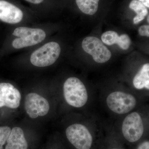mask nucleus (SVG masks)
I'll use <instances>...</instances> for the list:
<instances>
[{"mask_svg": "<svg viewBox=\"0 0 149 149\" xmlns=\"http://www.w3.org/2000/svg\"><path fill=\"white\" fill-rule=\"evenodd\" d=\"M63 95L67 103L74 107L84 106L88 100V92L82 81L75 77L67 79L63 85Z\"/></svg>", "mask_w": 149, "mask_h": 149, "instance_id": "f257e3e1", "label": "nucleus"}, {"mask_svg": "<svg viewBox=\"0 0 149 149\" xmlns=\"http://www.w3.org/2000/svg\"><path fill=\"white\" fill-rule=\"evenodd\" d=\"M61 49L58 43L50 42L37 49L31 55L30 62L33 65L45 67L52 65L58 59Z\"/></svg>", "mask_w": 149, "mask_h": 149, "instance_id": "f03ea898", "label": "nucleus"}, {"mask_svg": "<svg viewBox=\"0 0 149 149\" xmlns=\"http://www.w3.org/2000/svg\"><path fill=\"white\" fill-rule=\"evenodd\" d=\"M13 35L18 37L13 40L12 45L16 49L35 45L45 39L46 34L42 29L27 27H19L15 29Z\"/></svg>", "mask_w": 149, "mask_h": 149, "instance_id": "7ed1b4c3", "label": "nucleus"}, {"mask_svg": "<svg viewBox=\"0 0 149 149\" xmlns=\"http://www.w3.org/2000/svg\"><path fill=\"white\" fill-rule=\"evenodd\" d=\"M107 103L109 109L113 112L123 114L135 108L137 100L132 95L117 91L109 95L107 99Z\"/></svg>", "mask_w": 149, "mask_h": 149, "instance_id": "20e7f679", "label": "nucleus"}, {"mask_svg": "<svg viewBox=\"0 0 149 149\" xmlns=\"http://www.w3.org/2000/svg\"><path fill=\"white\" fill-rule=\"evenodd\" d=\"M66 136L69 142L77 149H90L93 143V137L85 125L75 123L67 128Z\"/></svg>", "mask_w": 149, "mask_h": 149, "instance_id": "39448f33", "label": "nucleus"}, {"mask_svg": "<svg viewBox=\"0 0 149 149\" xmlns=\"http://www.w3.org/2000/svg\"><path fill=\"white\" fill-rule=\"evenodd\" d=\"M144 131L143 123L138 113L132 112L125 118L123 123L122 131L126 140L131 143L139 141Z\"/></svg>", "mask_w": 149, "mask_h": 149, "instance_id": "423d86ee", "label": "nucleus"}, {"mask_svg": "<svg viewBox=\"0 0 149 149\" xmlns=\"http://www.w3.org/2000/svg\"><path fill=\"white\" fill-rule=\"evenodd\" d=\"M82 46L83 50L92 56L94 60L98 63H104L111 58L110 51L97 37H86L82 42Z\"/></svg>", "mask_w": 149, "mask_h": 149, "instance_id": "0eeeda50", "label": "nucleus"}, {"mask_svg": "<svg viewBox=\"0 0 149 149\" xmlns=\"http://www.w3.org/2000/svg\"><path fill=\"white\" fill-rule=\"evenodd\" d=\"M24 107L29 117L36 118L47 114L50 105L49 102L44 97L36 93H30L25 97Z\"/></svg>", "mask_w": 149, "mask_h": 149, "instance_id": "6e6552de", "label": "nucleus"}, {"mask_svg": "<svg viewBox=\"0 0 149 149\" xmlns=\"http://www.w3.org/2000/svg\"><path fill=\"white\" fill-rule=\"evenodd\" d=\"M21 99L20 92L13 85L9 83H0V108H17Z\"/></svg>", "mask_w": 149, "mask_h": 149, "instance_id": "1a4fd4ad", "label": "nucleus"}, {"mask_svg": "<svg viewBox=\"0 0 149 149\" xmlns=\"http://www.w3.org/2000/svg\"><path fill=\"white\" fill-rule=\"evenodd\" d=\"M22 11L16 6L4 1L0 0V19L9 24L20 22L23 18Z\"/></svg>", "mask_w": 149, "mask_h": 149, "instance_id": "9d476101", "label": "nucleus"}, {"mask_svg": "<svg viewBox=\"0 0 149 149\" xmlns=\"http://www.w3.org/2000/svg\"><path fill=\"white\" fill-rule=\"evenodd\" d=\"M102 42L107 45L117 44L123 50L128 49L131 44L130 37L126 34H123L120 36L116 32L108 31L102 35Z\"/></svg>", "mask_w": 149, "mask_h": 149, "instance_id": "9b49d317", "label": "nucleus"}, {"mask_svg": "<svg viewBox=\"0 0 149 149\" xmlns=\"http://www.w3.org/2000/svg\"><path fill=\"white\" fill-rule=\"evenodd\" d=\"M5 149H27L28 144L22 128L15 127L11 130Z\"/></svg>", "mask_w": 149, "mask_h": 149, "instance_id": "f8f14e48", "label": "nucleus"}, {"mask_svg": "<svg viewBox=\"0 0 149 149\" xmlns=\"http://www.w3.org/2000/svg\"><path fill=\"white\" fill-rule=\"evenodd\" d=\"M134 87L139 90L145 88L149 89V64L143 65L133 80Z\"/></svg>", "mask_w": 149, "mask_h": 149, "instance_id": "ddd939ff", "label": "nucleus"}, {"mask_svg": "<svg viewBox=\"0 0 149 149\" xmlns=\"http://www.w3.org/2000/svg\"><path fill=\"white\" fill-rule=\"evenodd\" d=\"M99 0H76L80 10L86 14L93 15L97 12Z\"/></svg>", "mask_w": 149, "mask_h": 149, "instance_id": "4468645a", "label": "nucleus"}, {"mask_svg": "<svg viewBox=\"0 0 149 149\" xmlns=\"http://www.w3.org/2000/svg\"><path fill=\"white\" fill-rule=\"evenodd\" d=\"M129 7L137 13V16L145 17L148 14V11L146 6L139 1H132L130 3Z\"/></svg>", "mask_w": 149, "mask_h": 149, "instance_id": "2eb2a0df", "label": "nucleus"}, {"mask_svg": "<svg viewBox=\"0 0 149 149\" xmlns=\"http://www.w3.org/2000/svg\"><path fill=\"white\" fill-rule=\"evenodd\" d=\"M11 129L7 126L0 127V149H3V146L7 142Z\"/></svg>", "mask_w": 149, "mask_h": 149, "instance_id": "dca6fc26", "label": "nucleus"}, {"mask_svg": "<svg viewBox=\"0 0 149 149\" xmlns=\"http://www.w3.org/2000/svg\"><path fill=\"white\" fill-rule=\"evenodd\" d=\"M139 34L142 36L149 37V25H145L140 27L139 30Z\"/></svg>", "mask_w": 149, "mask_h": 149, "instance_id": "f3484780", "label": "nucleus"}, {"mask_svg": "<svg viewBox=\"0 0 149 149\" xmlns=\"http://www.w3.org/2000/svg\"><path fill=\"white\" fill-rule=\"evenodd\" d=\"M137 149H149V141H145L139 145Z\"/></svg>", "mask_w": 149, "mask_h": 149, "instance_id": "a211bd4d", "label": "nucleus"}, {"mask_svg": "<svg viewBox=\"0 0 149 149\" xmlns=\"http://www.w3.org/2000/svg\"><path fill=\"white\" fill-rule=\"evenodd\" d=\"M28 2L32 3L35 4H38L42 2L44 0H25Z\"/></svg>", "mask_w": 149, "mask_h": 149, "instance_id": "6ab92c4d", "label": "nucleus"}, {"mask_svg": "<svg viewBox=\"0 0 149 149\" xmlns=\"http://www.w3.org/2000/svg\"><path fill=\"white\" fill-rule=\"evenodd\" d=\"M144 6L147 7H149V0H139Z\"/></svg>", "mask_w": 149, "mask_h": 149, "instance_id": "aec40b11", "label": "nucleus"}, {"mask_svg": "<svg viewBox=\"0 0 149 149\" xmlns=\"http://www.w3.org/2000/svg\"><path fill=\"white\" fill-rule=\"evenodd\" d=\"M149 16H148V19H147V21L148 22H149Z\"/></svg>", "mask_w": 149, "mask_h": 149, "instance_id": "412c9836", "label": "nucleus"}, {"mask_svg": "<svg viewBox=\"0 0 149 149\" xmlns=\"http://www.w3.org/2000/svg\"></svg>", "mask_w": 149, "mask_h": 149, "instance_id": "4be33fe9", "label": "nucleus"}]
</instances>
